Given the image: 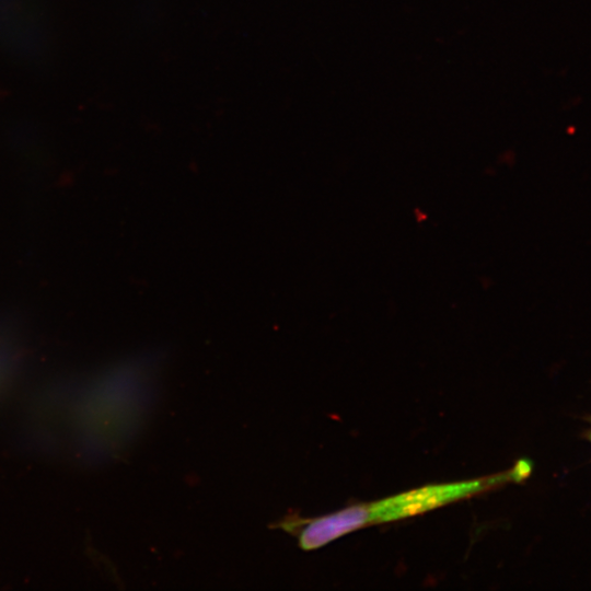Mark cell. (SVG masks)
<instances>
[{"label": "cell", "mask_w": 591, "mask_h": 591, "mask_svg": "<svg viewBox=\"0 0 591 591\" xmlns=\"http://www.w3.org/2000/svg\"><path fill=\"white\" fill-rule=\"evenodd\" d=\"M518 480L513 468L507 473L474 480L425 486L369 503L371 523L413 517L472 496L507 480Z\"/></svg>", "instance_id": "1"}, {"label": "cell", "mask_w": 591, "mask_h": 591, "mask_svg": "<svg viewBox=\"0 0 591 591\" xmlns=\"http://www.w3.org/2000/svg\"><path fill=\"white\" fill-rule=\"evenodd\" d=\"M370 523L369 503H358L314 519L299 520V522L288 519L281 523V526L287 531L298 528L300 547L311 551Z\"/></svg>", "instance_id": "2"}, {"label": "cell", "mask_w": 591, "mask_h": 591, "mask_svg": "<svg viewBox=\"0 0 591 591\" xmlns=\"http://www.w3.org/2000/svg\"><path fill=\"white\" fill-rule=\"evenodd\" d=\"M589 440L591 441V429L589 431Z\"/></svg>", "instance_id": "3"}]
</instances>
